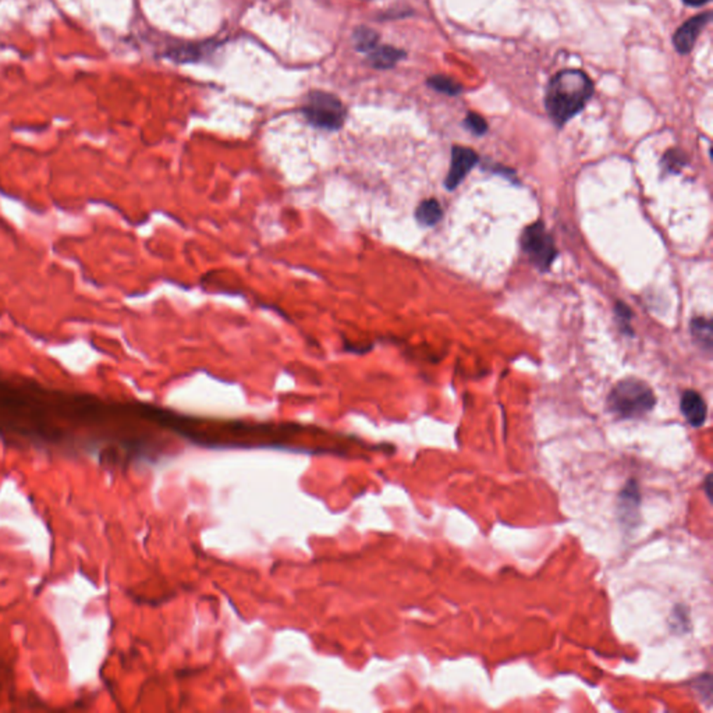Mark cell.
Instances as JSON below:
<instances>
[{
    "label": "cell",
    "instance_id": "6da1fadb",
    "mask_svg": "<svg viewBox=\"0 0 713 713\" xmlns=\"http://www.w3.org/2000/svg\"><path fill=\"white\" fill-rule=\"evenodd\" d=\"M594 95V82L581 70L568 69L555 74L545 91V109L557 127L578 115Z\"/></svg>",
    "mask_w": 713,
    "mask_h": 713
},
{
    "label": "cell",
    "instance_id": "7a4b0ae2",
    "mask_svg": "<svg viewBox=\"0 0 713 713\" xmlns=\"http://www.w3.org/2000/svg\"><path fill=\"white\" fill-rule=\"evenodd\" d=\"M656 404L652 389L638 379H624L610 392L608 405L620 418H639L649 412Z\"/></svg>",
    "mask_w": 713,
    "mask_h": 713
},
{
    "label": "cell",
    "instance_id": "3957f363",
    "mask_svg": "<svg viewBox=\"0 0 713 713\" xmlns=\"http://www.w3.org/2000/svg\"><path fill=\"white\" fill-rule=\"evenodd\" d=\"M303 113L313 126L330 131L339 130L346 120V109L341 100L322 91L311 92L307 96Z\"/></svg>",
    "mask_w": 713,
    "mask_h": 713
},
{
    "label": "cell",
    "instance_id": "277c9868",
    "mask_svg": "<svg viewBox=\"0 0 713 713\" xmlns=\"http://www.w3.org/2000/svg\"><path fill=\"white\" fill-rule=\"evenodd\" d=\"M521 245L530 261L542 272L551 268L557 256L555 241L542 222H537L524 230Z\"/></svg>",
    "mask_w": 713,
    "mask_h": 713
},
{
    "label": "cell",
    "instance_id": "5b68a950",
    "mask_svg": "<svg viewBox=\"0 0 713 713\" xmlns=\"http://www.w3.org/2000/svg\"><path fill=\"white\" fill-rule=\"evenodd\" d=\"M712 21V13L698 14L686 21L674 34L673 44L679 53L687 55L693 51L702 30Z\"/></svg>",
    "mask_w": 713,
    "mask_h": 713
},
{
    "label": "cell",
    "instance_id": "8992f818",
    "mask_svg": "<svg viewBox=\"0 0 713 713\" xmlns=\"http://www.w3.org/2000/svg\"><path fill=\"white\" fill-rule=\"evenodd\" d=\"M478 163V155L473 150L464 147H453L452 151V163L449 174L445 180V185L447 190H454L464 177L471 171V169Z\"/></svg>",
    "mask_w": 713,
    "mask_h": 713
},
{
    "label": "cell",
    "instance_id": "52a82bcc",
    "mask_svg": "<svg viewBox=\"0 0 713 713\" xmlns=\"http://www.w3.org/2000/svg\"><path fill=\"white\" fill-rule=\"evenodd\" d=\"M680 408H681V412L686 417L687 422L691 426L700 428L705 424L707 415H708V408H707V404L700 393H697L694 391L684 392L681 396Z\"/></svg>",
    "mask_w": 713,
    "mask_h": 713
},
{
    "label": "cell",
    "instance_id": "ba28073f",
    "mask_svg": "<svg viewBox=\"0 0 713 713\" xmlns=\"http://www.w3.org/2000/svg\"><path fill=\"white\" fill-rule=\"evenodd\" d=\"M405 53L393 46H377L368 53V63L374 69H392L404 59Z\"/></svg>",
    "mask_w": 713,
    "mask_h": 713
},
{
    "label": "cell",
    "instance_id": "9c48e42d",
    "mask_svg": "<svg viewBox=\"0 0 713 713\" xmlns=\"http://www.w3.org/2000/svg\"><path fill=\"white\" fill-rule=\"evenodd\" d=\"M442 207L435 198L422 201L415 211V218L422 226H433L442 219Z\"/></svg>",
    "mask_w": 713,
    "mask_h": 713
},
{
    "label": "cell",
    "instance_id": "30bf717a",
    "mask_svg": "<svg viewBox=\"0 0 713 713\" xmlns=\"http://www.w3.org/2000/svg\"><path fill=\"white\" fill-rule=\"evenodd\" d=\"M691 334L705 351L712 350V323L707 318H694L691 320Z\"/></svg>",
    "mask_w": 713,
    "mask_h": 713
},
{
    "label": "cell",
    "instance_id": "8fae6325",
    "mask_svg": "<svg viewBox=\"0 0 713 713\" xmlns=\"http://www.w3.org/2000/svg\"><path fill=\"white\" fill-rule=\"evenodd\" d=\"M378 42H379V35L377 31H374L372 28H368V27H358L355 31H354V35H353V44H354V48L358 51V52H364V53H369L374 48L378 46Z\"/></svg>",
    "mask_w": 713,
    "mask_h": 713
},
{
    "label": "cell",
    "instance_id": "7c38bea8",
    "mask_svg": "<svg viewBox=\"0 0 713 713\" xmlns=\"http://www.w3.org/2000/svg\"><path fill=\"white\" fill-rule=\"evenodd\" d=\"M428 85L432 89H435L440 93H445V95H450V96H456V95L462 93V89H463V86L459 82H456L450 77H445V76L431 77L428 79Z\"/></svg>",
    "mask_w": 713,
    "mask_h": 713
},
{
    "label": "cell",
    "instance_id": "4fadbf2b",
    "mask_svg": "<svg viewBox=\"0 0 713 713\" xmlns=\"http://www.w3.org/2000/svg\"><path fill=\"white\" fill-rule=\"evenodd\" d=\"M464 124L466 127L474 133L476 136H483L486 131H488V124L485 122V119L476 113L470 112L464 120Z\"/></svg>",
    "mask_w": 713,
    "mask_h": 713
},
{
    "label": "cell",
    "instance_id": "5bb4252c",
    "mask_svg": "<svg viewBox=\"0 0 713 713\" xmlns=\"http://www.w3.org/2000/svg\"><path fill=\"white\" fill-rule=\"evenodd\" d=\"M686 163H687L686 155L677 150L669 151L663 159V164H666L667 170H670V171H679Z\"/></svg>",
    "mask_w": 713,
    "mask_h": 713
},
{
    "label": "cell",
    "instance_id": "9a60e30c",
    "mask_svg": "<svg viewBox=\"0 0 713 713\" xmlns=\"http://www.w3.org/2000/svg\"><path fill=\"white\" fill-rule=\"evenodd\" d=\"M616 314H617V318H619V319L624 323V325H623V327H626V330L632 329L629 322L632 320L633 314H632L630 308H629L626 304H623V303H617V306H616Z\"/></svg>",
    "mask_w": 713,
    "mask_h": 713
},
{
    "label": "cell",
    "instance_id": "2e32d148",
    "mask_svg": "<svg viewBox=\"0 0 713 713\" xmlns=\"http://www.w3.org/2000/svg\"><path fill=\"white\" fill-rule=\"evenodd\" d=\"M687 6H693V7H700V6H704L707 3H709L711 0H683Z\"/></svg>",
    "mask_w": 713,
    "mask_h": 713
}]
</instances>
